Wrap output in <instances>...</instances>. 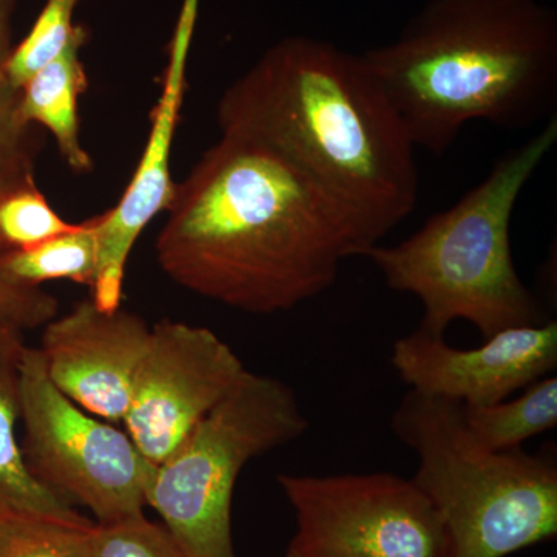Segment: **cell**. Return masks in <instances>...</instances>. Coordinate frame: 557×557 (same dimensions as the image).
Returning <instances> with one entry per match:
<instances>
[{
    "label": "cell",
    "mask_w": 557,
    "mask_h": 557,
    "mask_svg": "<svg viewBox=\"0 0 557 557\" xmlns=\"http://www.w3.org/2000/svg\"><path fill=\"white\" fill-rule=\"evenodd\" d=\"M157 237L160 269L178 287L249 314L318 298L341 263L379 245L317 180L256 139L222 134L175 183Z\"/></svg>",
    "instance_id": "cell-1"
},
{
    "label": "cell",
    "mask_w": 557,
    "mask_h": 557,
    "mask_svg": "<svg viewBox=\"0 0 557 557\" xmlns=\"http://www.w3.org/2000/svg\"><path fill=\"white\" fill-rule=\"evenodd\" d=\"M218 124L307 172L379 244L417 208L416 146L361 54L287 36L223 91Z\"/></svg>",
    "instance_id": "cell-2"
},
{
    "label": "cell",
    "mask_w": 557,
    "mask_h": 557,
    "mask_svg": "<svg viewBox=\"0 0 557 557\" xmlns=\"http://www.w3.org/2000/svg\"><path fill=\"white\" fill-rule=\"evenodd\" d=\"M361 58L416 149L434 156L472 121L528 129L556 116L557 13L544 0H429Z\"/></svg>",
    "instance_id": "cell-3"
},
{
    "label": "cell",
    "mask_w": 557,
    "mask_h": 557,
    "mask_svg": "<svg viewBox=\"0 0 557 557\" xmlns=\"http://www.w3.org/2000/svg\"><path fill=\"white\" fill-rule=\"evenodd\" d=\"M557 141V116L533 138L496 161L478 186L456 205L426 220L408 239L375 245L372 260L387 287L417 296L421 330L445 336L467 321L483 339L505 329L548 321L523 284L511 248V220L520 194Z\"/></svg>",
    "instance_id": "cell-4"
},
{
    "label": "cell",
    "mask_w": 557,
    "mask_h": 557,
    "mask_svg": "<svg viewBox=\"0 0 557 557\" xmlns=\"http://www.w3.org/2000/svg\"><path fill=\"white\" fill-rule=\"evenodd\" d=\"M392 431L418 457L413 482L437 512L446 557H508L557 534V463L549 454L490 450L461 405L409 388Z\"/></svg>",
    "instance_id": "cell-5"
},
{
    "label": "cell",
    "mask_w": 557,
    "mask_h": 557,
    "mask_svg": "<svg viewBox=\"0 0 557 557\" xmlns=\"http://www.w3.org/2000/svg\"><path fill=\"white\" fill-rule=\"evenodd\" d=\"M309 418L284 381L247 372L166 460L153 465L146 505L189 557H237L234 487L249 461L306 435Z\"/></svg>",
    "instance_id": "cell-6"
},
{
    "label": "cell",
    "mask_w": 557,
    "mask_h": 557,
    "mask_svg": "<svg viewBox=\"0 0 557 557\" xmlns=\"http://www.w3.org/2000/svg\"><path fill=\"white\" fill-rule=\"evenodd\" d=\"M21 423L22 456L40 485L89 508L97 523L145 515L153 465L127 432L54 387L38 347L27 346L22 358Z\"/></svg>",
    "instance_id": "cell-7"
},
{
    "label": "cell",
    "mask_w": 557,
    "mask_h": 557,
    "mask_svg": "<svg viewBox=\"0 0 557 557\" xmlns=\"http://www.w3.org/2000/svg\"><path fill=\"white\" fill-rule=\"evenodd\" d=\"M277 485L296 520L284 557H446L438 515L412 479L278 474Z\"/></svg>",
    "instance_id": "cell-8"
},
{
    "label": "cell",
    "mask_w": 557,
    "mask_h": 557,
    "mask_svg": "<svg viewBox=\"0 0 557 557\" xmlns=\"http://www.w3.org/2000/svg\"><path fill=\"white\" fill-rule=\"evenodd\" d=\"M244 361L218 333L178 321L150 329L135 373L126 432L150 463L166 460L239 383Z\"/></svg>",
    "instance_id": "cell-9"
},
{
    "label": "cell",
    "mask_w": 557,
    "mask_h": 557,
    "mask_svg": "<svg viewBox=\"0 0 557 557\" xmlns=\"http://www.w3.org/2000/svg\"><path fill=\"white\" fill-rule=\"evenodd\" d=\"M391 364L412 391L461 406H490L544 379L557 366V322L502 330L475 348L417 329L392 346Z\"/></svg>",
    "instance_id": "cell-10"
},
{
    "label": "cell",
    "mask_w": 557,
    "mask_h": 557,
    "mask_svg": "<svg viewBox=\"0 0 557 557\" xmlns=\"http://www.w3.org/2000/svg\"><path fill=\"white\" fill-rule=\"evenodd\" d=\"M201 0H182L168 49L159 102L152 110L148 141L129 185L110 211L98 218L100 265L90 299L102 310H116L132 249L146 226L166 211L174 196L171 152L186 91V72Z\"/></svg>",
    "instance_id": "cell-11"
},
{
    "label": "cell",
    "mask_w": 557,
    "mask_h": 557,
    "mask_svg": "<svg viewBox=\"0 0 557 557\" xmlns=\"http://www.w3.org/2000/svg\"><path fill=\"white\" fill-rule=\"evenodd\" d=\"M42 329L38 348L54 387L91 416L124 421L150 335L145 319L87 299Z\"/></svg>",
    "instance_id": "cell-12"
},
{
    "label": "cell",
    "mask_w": 557,
    "mask_h": 557,
    "mask_svg": "<svg viewBox=\"0 0 557 557\" xmlns=\"http://www.w3.org/2000/svg\"><path fill=\"white\" fill-rule=\"evenodd\" d=\"M27 348L24 330L0 324V511L22 512L65 523L87 525L75 505L33 479L17 438L21 423V369Z\"/></svg>",
    "instance_id": "cell-13"
},
{
    "label": "cell",
    "mask_w": 557,
    "mask_h": 557,
    "mask_svg": "<svg viewBox=\"0 0 557 557\" xmlns=\"http://www.w3.org/2000/svg\"><path fill=\"white\" fill-rule=\"evenodd\" d=\"M89 33L83 25L57 60L33 75L20 90V116L28 126L44 127L53 135L62 160L70 170L84 174L94 160L81 141L79 98L87 89L81 50Z\"/></svg>",
    "instance_id": "cell-14"
},
{
    "label": "cell",
    "mask_w": 557,
    "mask_h": 557,
    "mask_svg": "<svg viewBox=\"0 0 557 557\" xmlns=\"http://www.w3.org/2000/svg\"><path fill=\"white\" fill-rule=\"evenodd\" d=\"M98 265L100 236L98 218H94L0 260V276L24 287H42L46 282L65 278L91 289Z\"/></svg>",
    "instance_id": "cell-15"
},
{
    "label": "cell",
    "mask_w": 557,
    "mask_h": 557,
    "mask_svg": "<svg viewBox=\"0 0 557 557\" xmlns=\"http://www.w3.org/2000/svg\"><path fill=\"white\" fill-rule=\"evenodd\" d=\"M469 435L490 450L522 449L557 424V380L547 375L523 388L522 395L490 406H461Z\"/></svg>",
    "instance_id": "cell-16"
},
{
    "label": "cell",
    "mask_w": 557,
    "mask_h": 557,
    "mask_svg": "<svg viewBox=\"0 0 557 557\" xmlns=\"http://www.w3.org/2000/svg\"><path fill=\"white\" fill-rule=\"evenodd\" d=\"M72 225L51 208L35 175L0 183V260L58 236Z\"/></svg>",
    "instance_id": "cell-17"
},
{
    "label": "cell",
    "mask_w": 557,
    "mask_h": 557,
    "mask_svg": "<svg viewBox=\"0 0 557 557\" xmlns=\"http://www.w3.org/2000/svg\"><path fill=\"white\" fill-rule=\"evenodd\" d=\"M81 0H46L32 30L11 49L0 64L3 76L16 90L67 49L79 25L73 16Z\"/></svg>",
    "instance_id": "cell-18"
},
{
    "label": "cell",
    "mask_w": 557,
    "mask_h": 557,
    "mask_svg": "<svg viewBox=\"0 0 557 557\" xmlns=\"http://www.w3.org/2000/svg\"><path fill=\"white\" fill-rule=\"evenodd\" d=\"M83 557H189L170 531L145 515L113 523L90 522L76 531Z\"/></svg>",
    "instance_id": "cell-19"
},
{
    "label": "cell",
    "mask_w": 557,
    "mask_h": 557,
    "mask_svg": "<svg viewBox=\"0 0 557 557\" xmlns=\"http://www.w3.org/2000/svg\"><path fill=\"white\" fill-rule=\"evenodd\" d=\"M83 527L0 511V557H83L76 542V531Z\"/></svg>",
    "instance_id": "cell-20"
},
{
    "label": "cell",
    "mask_w": 557,
    "mask_h": 557,
    "mask_svg": "<svg viewBox=\"0 0 557 557\" xmlns=\"http://www.w3.org/2000/svg\"><path fill=\"white\" fill-rule=\"evenodd\" d=\"M40 149L38 127L20 116V90L11 87L0 69V183L35 175Z\"/></svg>",
    "instance_id": "cell-21"
},
{
    "label": "cell",
    "mask_w": 557,
    "mask_h": 557,
    "mask_svg": "<svg viewBox=\"0 0 557 557\" xmlns=\"http://www.w3.org/2000/svg\"><path fill=\"white\" fill-rule=\"evenodd\" d=\"M57 296L42 287H24L0 276V324L24 330L39 329L58 317Z\"/></svg>",
    "instance_id": "cell-22"
},
{
    "label": "cell",
    "mask_w": 557,
    "mask_h": 557,
    "mask_svg": "<svg viewBox=\"0 0 557 557\" xmlns=\"http://www.w3.org/2000/svg\"><path fill=\"white\" fill-rule=\"evenodd\" d=\"M16 0H0V64L7 60L13 44H11V16H13Z\"/></svg>",
    "instance_id": "cell-23"
}]
</instances>
